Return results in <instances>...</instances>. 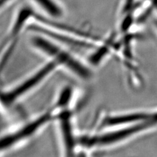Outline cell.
I'll return each instance as SVG.
<instances>
[{
	"label": "cell",
	"mask_w": 157,
	"mask_h": 157,
	"mask_svg": "<svg viewBox=\"0 0 157 157\" xmlns=\"http://www.w3.org/2000/svg\"><path fill=\"white\" fill-rule=\"evenodd\" d=\"M30 43L33 48L50 60L55 62L60 66L73 73L82 80H88L92 77V71L84 63L64 48L52 41L47 36H35L31 38Z\"/></svg>",
	"instance_id": "cell-1"
},
{
	"label": "cell",
	"mask_w": 157,
	"mask_h": 157,
	"mask_svg": "<svg viewBox=\"0 0 157 157\" xmlns=\"http://www.w3.org/2000/svg\"><path fill=\"white\" fill-rule=\"evenodd\" d=\"M57 67H59V66L55 62L49 60L48 63L41 67V69L34 73L32 75L29 76L27 79L13 88V90L6 92L5 96L2 95V101H5L7 105L13 104L39 85V83L45 79L46 77L50 75L51 73Z\"/></svg>",
	"instance_id": "cell-2"
},
{
	"label": "cell",
	"mask_w": 157,
	"mask_h": 157,
	"mask_svg": "<svg viewBox=\"0 0 157 157\" xmlns=\"http://www.w3.org/2000/svg\"><path fill=\"white\" fill-rule=\"evenodd\" d=\"M33 1L49 16L58 18L62 15V10L55 0H33Z\"/></svg>",
	"instance_id": "cell-3"
}]
</instances>
